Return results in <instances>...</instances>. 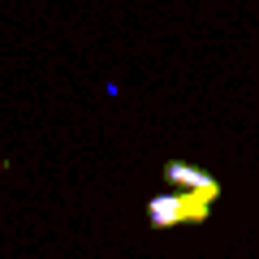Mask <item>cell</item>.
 <instances>
[{"label": "cell", "mask_w": 259, "mask_h": 259, "mask_svg": "<svg viewBox=\"0 0 259 259\" xmlns=\"http://www.w3.org/2000/svg\"><path fill=\"white\" fill-rule=\"evenodd\" d=\"M216 199H221V182L203 186V190L156 194V199L147 203V221H151V229H173V225H203Z\"/></svg>", "instance_id": "obj_1"}, {"label": "cell", "mask_w": 259, "mask_h": 259, "mask_svg": "<svg viewBox=\"0 0 259 259\" xmlns=\"http://www.w3.org/2000/svg\"><path fill=\"white\" fill-rule=\"evenodd\" d=\"M164 182H177L182 190H203V186H212L216 177L203 173V168H194V164H186V160H168L164 164Z\"/></svg>", "instance_id": "obj_2"}]
</instances>
